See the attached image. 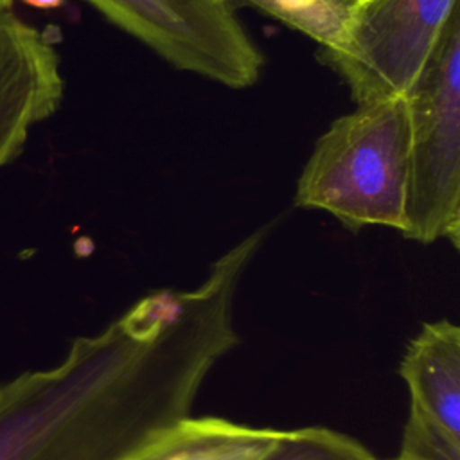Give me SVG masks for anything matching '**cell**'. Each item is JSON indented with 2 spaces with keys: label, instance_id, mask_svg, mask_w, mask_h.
<instances>
[{
  "label": "cell",
  "instance_id": "1",
  "mask_svg": "<svg viewBox=\"0 0 460 460\" xmlns=\"http://www.w3.org/2000/svg\"><path fill=\"white\" fill-rule=\"evenodd\" d=\"M201 383L178 327L137 304L56 367L0 385V460H126L187 417Z\"/></svg>",
  "mask_w": 460,
  "mask_h": 460
},
{
  "label": "cell",
  "instance_id": "2",
  "mask_svg": "<svg viewBox=\"0 0 460 460\" xmlns=\"http://www.w3.org/2000/svg\"><path fill=\"white\" fill-rule=\"evenodd\" d=\"M410 113L406 97L361 102L316 140L295 203L345 226L404 228Z\"/></svg>",
  "mask_w": 460,
  "mask_h": 460
},
{
  "label": "cell",
  "instance_id": "3",
  "mask_svg": "<svg viewBox=\"0 0 460 460\" xmlns=\"http://www.w3.org/2000/svg\"><path fill=\"white\" fill-rule=\"evenodd\" d=\"M410 113L404 228L460 248V11L449 18L422 74L404 95Z\"/></svg>",
  "mask_w": 460,
  "mask_h": 460
},
{
  "label": "cell",
  "instance_id": "4",
  "mask_svg": "<svg viewBox=\"0 0 460 460\" xmlns=\"http://www.w3.org/2000/svg\"><path fill=\"white\" fill-rule=\"evenodd\" d=\"M178 70L228 88L257 83L264 58L230 0H86Z\"/></svg>",
  "mask_w": 460,
  "mask_h": 460
},
{
  "label": "cell",
  "instance_id": "5",
  "mask_svg": "<svg viewBox=\"0 0 460 460\" xmlns=\"http://www.w3.org/2000/svg\"><path fill=\"white\" fill-rule=\"evenodd\" d=\"M456 9L458 0H356L338 47L322 56L356 104L404 97Z\"/></svg>",
  "mask_w": 460,
  "mask_h": 460
},
{
  "label": "cell",
  "instance_id": "6",
  "mask_svg": "<svg viewBox=\"0 0 460 460\" xmlns=\"http://www.w3.org/2000/svg\"><path fill=\"white\" fill-rule=\"evenodd\" d=\"M63 86L49 34L11 9L0 11V167L22 153L31 128L59 108Z\"/></svg>",
  "mask_w": 460,
  "mask_h": 460
},
{
  "label": "cell",
  "instance_id": "7",
  "mask_svg": "<svg viewBox=\"0 0 460 460\" xmlns=\"http://www.w3.org/2000/svg\"><path fill=\"white\" fill-rule=\"evenodd\" d=\"M399 374L411 406L460 438V327L449 320L424 323L408 343Z\"/></svg>",
  "mask_w": 460,
  "mask_h": 460
},
{
  "label": "cell",
  "instance_id": "8",
  "mask_svg": "<svg viewBox=\"0 0 460 460\" xmlns=\"http://www.w3.org/2000/svg\"><path fill=\"white\" fill-rule=\"evenodd\" d=\"M282 435L217 417H181L151 435L126 460H262Z\"/></svg>",
  "mask_w": 460,
  "mask_h": 460
},
{
  "label": "cell",
  "instance_id": "9",
  "mask_svg": "<svg viewBox=\"0 0 460 460\" xmlns=\"http://www.w3.org/2000/svg\"><path fill=\"white\" fill-rule=\"evenodd\" d=\"M235 0H230L234 5ZM264 14L282 22L289 29L305 34L322 47L334 50L343 36L345 25L356 0H239Z\"/></svg>",
  "mask_w": 460,
  "mask_h": 460
},
{
  "label": "cell",
  "instance_id": "10",
  "mask_svg": "<svg viewBox=\"0 0 460 460\" xmlns=\"http://www.w3.org/2000/svg\"><path fill=\"white\" fill-rule=\"evenodd\" d=\"M262 460H377L359 442L327 429L302 428L284 431Z\"/></svg>",
  "mask_w": 460,
  "mask_h": 460
},
{
  "label": "cell",
  "instance_id": "11",
  "mask_svg": "<svg viewBox=\"0 0 460 460\" xmlns=\"http://www.w3.org/2000/svg\"><path fill=\"white\" fill-rule=\"evenodd\" d=\"M399 460H460V438L411 406Z\"/></svg>",
  "mask_w": 460,
  "mask_h": 460
},
{
  "label": "cell",
  "instance_id": "12",
  "mask_svg": "<svg viewBox=\"0 0 460 460\" xmlns=\"http://www.w3.org/2000/svg\"><path fill=\"white\" fill-rule=\"evenodd\" d=\"M22 2L36 9H58L65 4V0H22Z\"/></svg>",
  "mask_w": 460,
  "mask_h": 460
},
{
  "label": "cell",
  "instance_id": "13",
  "mask_svg": "<svg viewBox=\"0 0 460 460\" xmlns=\"http://www.w3.org/2000/svg\"><path fill=\"white\" fill-rule=\"evenodd\" d=\"M11 5H13V0H0V11L11 9Z\"/></svg>",
  "mask_w": 460,
  "mask_h": 460
},
{
  "label": "cell",
  "instance_id": "14",
  "mask_svg": "<svg viewBox=\"0 0 460 460\" xmlns=\"http://www.w3.org/2000/svg\"><path fill=\"white\" fill-rule=\"evenodd\" d=\"M397 460H399V458H397Z\"/></svg>",
  "mask_w": 460,
  "mask_h": 460
}]
</instances>
